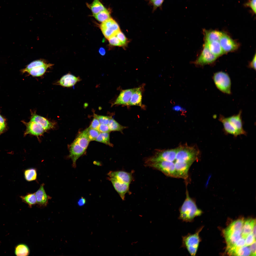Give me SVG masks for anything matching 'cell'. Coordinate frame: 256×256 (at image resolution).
I'll list each match as a JSON object with an SVG mask.
<instances>
[{
    "mask_svg": "<svg viewBox=\"0 0 256 256\" xmlns=\"http://www.w3.org/2000/svg\"><path fill=\"white\" fill-rule=\"evenodd\" d=\"M242 113L240 110L238 114L227 117L220 115L219 120L222 123L224 131L226 133L236 137L241 135H246L247 133L243 128Z\"/></svg>",
    "mask_w": 256,
    "mask_h": 256,
    "instance_id": "1",
    "label": "cell"
},
{
    "mask_svg": "<svg viewBox=\"0 0 256 256\" xmlns=\"http://www.w3.org/2000/svg\"><path fill=\"white\" fill-rule=\"evenodd\" d=\"M179 211L178 219L186 222H193L195 217L200 216L203 212L198 208L195 201L189 197L187 191L186 198Z\"/></svg>",
    "mask_w": 256,
    "mask_h": 256,
    "instance_id": "2",
    "label": "cell"
},
{
    "mask_svg": "<svg viewBox=\"0 0 256 256\" xmlns=\"http://www.w3.org/2000/svg\"><path fill=\"white\" fill-rule=\"evenodd\" d=\"M203 227L197 229L193 234L188 233L182 237V244L181 247L186 249L192 256H195L197 254L199 243L201 241L199 234Z\"/></svg>",
    "mask_w": 256,
    "mask_h": 256,
    "instance_id": "3",
    "label": "cell"
},
{
    "mask_svg": "<svg viewBox=\"0 0 256 256\" xmlns=\"http://www.w3.org/2000/svg\"><path fill=\"white\" fill-rule=\"evenodd\" d=\"M213 79L216 87L220 91L226 94H231V80L227 73L222 71L216 72Z\"/></svg>",
    "mask_w": 256,
    "mask_h": 256,
    "instance_id": "4",
    "label": "cell"
},
{
    "mask_svg": "<svg viewBox=\"0 0 256 256\" xmlns=\"http://www.w3.org/2000/svg\"><path fill=\"white\" fill-rule=\"evenodd\" d=\"M199 154V152L193 146L186 145L180 146L177 148L175 160L195 161Z\"/></svg>",
    "mask_w": 256,
    "mask_h": 256,
    "instance_id": "5",
    "label": "cell"
},
{
    "mask_svg": "<svg viewBox=\"0 0 256 256\" xmlns=\"http://www.w3.org/2000/svg\"><path fill=\"white\" fill-rule=\"evenodd\" d=\"M145 163L147 166L159 170L167 176L177 178L174 162L162 161Z\"/></svg>",
    "mask_w": 256,
    "mask_h": 256,
    "instance_id": "6",
    "label": "cell"
},
{
    "mask_svg": "<svg viewBox=\"0 0 256 256\" xmlns=\"http://www.w3.org/2000/svg\"><path fill=\"white\" fill-rule=\"evenodd\" d=\"M177 148L157 151L155 155L148 158L146 163L159 161L174 162L175 160Z\"/></svg>",
    "mask_w": 256,
    "mask_h": 256,
    "instance_id": "7",
    "label": "cell"
},
{
    "mask_svg": "<svg viewBox=\"0 0 256 256\" xmlns=\"http://www.w3.org/2000/svg\"><path fill=\"white\" fill-rule=\"evenodd\" d=\"M100 27L104 35L108 39L116 36L120 31L118 24L111 18L102 23Z\"/></svg>",
    "mask_w": 256,
    "mask_h": 256,
    "instance_id": "8",
    "label": "cell"
},
{
    "mask_svg": "<svg viewBox=\"0 0 256 256\" xmlns=\"http://www.w3.org/2000/svg\"><path fill=\"white\" fill-rule=\"evenodd\" d=\"M21 122L26 127L24 134V136L29 134L36 136L38 138L46 131L40 124L36 122L31 120L28 122L23 120Z\"/></svg>",
    "mask_w": 256,
    "mask_h": 256,
    "instance_id": "9",
    "label": "cell"
},
{
    "mask_svg": "<svg viewBox=\"0 0 256 256\" xmlns=\"http://www.w3.org/2000/svg\"><path fill=\"white\" fill-rule=\"evenodd\" d=\"M194 161H176L174 163L177 178L187 180L188 177L189 169Z\"/></svg>",
    "mask_w": 256,
    "mask_h": 256,
    "instance_id": "10",
    "label": "cell"
},
{
    "mask_svg": "<svg viewBox=\"0 0 256 256\" xmlns=\"http://www.w3.org/2000/svg\"><path fill=\"white\" fill-rule=\"evenodd\" d=\"M217 57L212 53L204 44L203 49L198 58L194 62L196 65L203 66L213 62Z\"/></svg>",
    "mask_w": 256,
    "mask_h": 256,
    "instance_id": "11",
    "label": "cell"
},
{
    "mask_svg": "<svg viewBox=\"0 0 256 256\" xmlns=\"http://www.w3.org/2000/svg\"><path fill=\"white\" fill-rule=\"evenodd\" d=\"M69 153L68 157L72 160L73 167L75 168L77 160L83 154L86 150L74 141L69 146Z\"/></svg>",
    "mask_w": 256,
    "mask_h": 256,
    "instance_id": "12",
    "label": "cell"
},
{
    "mask_svg": "<svg viewBox=\"0 0 256 256\" xmlns=\"http://www.w3.org/2000/svg\"><path fill=\"white\" fill-rule=\"evenodd\" d=\"M30 120L36 122L40 124L47 131L55 129L56 123L50 121L47 119L37 114L35 112H31Z\"/></svg>",
    "mask_w": 256,
    "mask_h": 256,
    "instance_id": "13",
    "label": "cell"
},
{
    "mask_svg": "<svg viewBox=\"0 0 256 256\" xmlns=\"http://www.w3.org/2000/svg\"><path fill=\"white\" fill-rule=\"evenodd\" d=\"M110 178L124 183L130 184L133 180L131 173L122 171H111L108 174Z\"/></svg>",
    "mask_w": 256,
    "mask_h": 256,
    "instance_id": "14",
    "label": "cell"
},
{
    "mask_svg": "<svg viewBox=\"0 0 256 256\" xmlns=\"http://www.w3.org/2000/svg\"><path fill=\"white\" fill-rule=\"evenodd\" d=\"M138 88L128 89L122 91L112 104V106L115 105H127L132 95Z\"/></svg>",
    "mask_w": 256,
    "mask_h": 256,
    "instance_id": "15",
    "label": "cell"
},
{
    "mask_svg": "<svg viewBox=\"0 0 256 256\" xmlns=\"http://www.w3.org/2000/svg\"><path fill=\"white\" fill-rule=\"evenodd\" d=\"M219 42L225 53L234 50L236 49L238 47L237 43L224 33L221 38Z\"/></svg>",
    "mask_w": 256,
    "mask_h": 256,
    "instance_id": "16",
    "label": "cell"
},
{
    "mask_svg": "<svg viewBox=\"0 0 256 256\" xmlns=\"http://www.w3.org/2000/svg\"><path fill=\"white\" fill-rule=\"evenodd\" d=\"M108 179L122 199L124 200L125 194L129 191L130 184L119 181L113 178H109Z\"/></svg>",
    "mask_w": 256,
    "mask_h": 256,
    "instance_id": "17",
    "label": "cell"
},
{
    "mask_svg": "<svg viewBox=\"0 0 256 256\" xmlns=\"http://www.w3.org/2000/svg\"><path fill=\"white\" fill-rule=\"evenodd\" d=\"M242 229L224 235L227 243L226 250L234 246L241 238Z\"/></svg>",
    "mask_w": 256,
    "mask_h": 256,
    "instance_id": "18",
    "label": "cell"
},
{
    "mask_svg": "<svg viewBox=\"0 0 256 256\" xmlns=\"http://www.w3.org/2000/svg\"><path fill=\"white\" fill-rule=\"evenodd\" d=\"M80 80L79 77L68 73L63 76L59 81L58 83L63 87H70L74 85Z\"/></svg>",
    "mask_w": 256,
    "mask_h": 256,
    "instance_id": "19",
    "label": "cell"
},
{
    "mask_svg": "<svg viewBox=\"0 0 256 256\" xmlns=\"http://www.w3.org/2000/svg\"><path fill=\"white\" fill-rule=\"evenodd\" d=\"M44 184H41L39 189L35 192L37 203L40 205H46L51 197L46 193L44 187Z\"/></svg>",
    "mask_w": 256,
    "mask_h": 256,
    "instance_id": "20",
    "label": "cell"
},
{
    "mask_svg": "<svg viewBox=\"0 0 256 256\" xmlns=\"http://www.w3.org/2000/svg\"><path fill=\"white\" fill-rule=\"evenodd\" d=\"M204 33L205 42L219 41L224 33L216 30H208L204 29Z\"/></svg>",
    "mask_w": 256,
    "mask_h": 256,
    "instance_id": "21",
    "label": "cell"
},
{
    "mask_svg": "<svg viewBox=\"0 0 256 256\" xmlns=\"http://www.w3.org/2000/svg\"><path fill=\"white\" fill-rule=\"evenodd\" d=\"M210 52L214 55L218 57L225 53L223 50L219 41H214L209 42H205Z\"/></svg>",
    "mask_w": 256,
    "mask_h": 256,
    "instance_id": "22",
    "label": "cell"
},
{
    "mask_svg": "<svg viewBox=\"0 0 256 256\" xmlns=\"http://www.w3.org/2000/svg\"><path fill=\"white\" fill-rule=\"evenodd\" d=\"M256 224V219H248L244 221L242 228L241 236L245 239L248 235L251 232L252 229Z\"/></svg>",
    "mask_w": 256,
    "mask_h": 256,
    "instance_id": "23",
    "label": "cell"
},
{
    "mask_svg": "<svg viewBox=\"0 0 256 256\" xmlns=\"http://www.w3.org/2000/svg\"><path fill=\"white\" fill-rule=\"evenodd\" d=\"M142 95L141 88L135 91L132 95L127 105H137L142 107Z\"/></svg>",
    "mask_w": 256,
    "mask_h": 256,
    "instance_id": "24",
    "label": "cell"
},
{
    "mask_svg": "<svg viewBox=\"0 0 256 256\" xmlns=\"http://www.w3.org/2000/svg\"><path fill=\"white\" fill-rule=\"evenodd\" d=\"M74 141L86 150L90 141L87 134L86 129L80 133Z\"/></svg>",
    "mask_w": 256,
    "mask_h": 256,
    "instance_id": "25",
    "label": "cell"
},
{
    "mask_svg": "<svg viewBox=\"0 0 256 256\" xmlns=\"http://www.w3.org/2000/svg\"><path fill=\"white\" fill-rule=\"evenodd\" d=\"M53 65L51 64L46 63L44 65L32 69L27 72L34 77H39L42 75L47 69Z\"/></svg>",
    "mask_w": 256,
    "mask_h": 256,
    "instance_id": "26",
    "label": "cell"
},
{
    "mask_svg": "<svg viewBox=\"0 0 256 256\" xmlns=\"http://www.w3.org/2000/svg\"><path fill=\"white\" fill-rule=\"evenodd\" d=\"M244 222V220L242 219L234 221L224 230V234L229 233L242 229Z\"/></svg>",
    "mask_w": 256,
    "mask_h": 256,
    "instance_id": "27",
    "label": "cell"
},
{
    "mask_svg": "<svg viewBox=\"0 0 256 256\" xmlns=\"http://www.w3.org/2000/svg\"><path fill=\"white\" fill-rule=\"evenodd\" d=\"M87 5L93 15L96 14L106 9L99 0H94L92 3Z\"/></svg>",
    "mask_w": 256,
    "mask_h": 256,
    "instance_id": "28",
    "label": "cell"
},
{
    "mask_svg": "<svg viewBox=\"0 0 256 256\" xmlns=\"http://www.w3.org/2000/svg\"><path fill=\"white\" fill-rule=\"evenodd\" d=\"M36 169L34 168H30L25 170L24 172L25 179L27 181L31 182L36 180L37 178Z\"/></svg>",
    "mask_w": 256,
    "mask_h": 256,
    "instance_id": "29",
    "label": "cell"
},
{
    "mask_svg": "<svg viewBox=\"0 0 256 256\" xmlns=\"http://www.w3.org/2000/svg\"><path fill=\"white\" fill-rule=\"evenodd\" d=\"M111 131H118L123 133V130L127 128V127L121 125L111 117L108 124Z\"/></svg>",
    "mask_w": 256,
    "mask_h": 256,
    "instance_id": "30",
    "label": "cell"
},
{
    "mask_svg": "<svg viewBox=\"0 0 256 256\" xmlns=\"http://www.w3.org/2000/svg\"><path fill=\"white\" fill-rule=\"evenodd\" d=\"M15 253L17 256H27L29 254V250L26 245L23 244H20L15 247Z\"/></svg>",
    "mask_w": 256,
    "mask_h": 256,
    "instance_id": "31",
    "label": "cell"
},
{
    "mask_svg": "<svg viewBox=\"0 0 256 256\" xmlns=\"http://www.w3.org/2000/svg\"><path fill=\"white\" fill-rule=\"evenodd\" d=\"M93 15L97 21L102 23L111 18L110 13L106 9Z\"/></svg>",
    "mask_w": 256,
    "mask_h": 256,
    "instance_id": "32",
    "label": "cell"
},
{
    "mask_svg": "<svg viewBox=\"0 0 256 256\" xmlns=\"http://www.w3.org/2000/svg\"><path fill=\"white\" fill-rule=\"evenodd\" d=\"M20 197L23 201L30 206L37 203L35 193H28L25 196H21Z\"/></svg>",
    "mask_w": 256,
    "mask_h": 256,
    "instance_id": "33",
    "label": "cell"
},
{
    "mask_svg": "<svg viewBox=\"0 0 256 256\" xmlns=\"http://www.w3.org/2000/svg\"><path fill=\"white\" fill-rule=\"evenodd\" d=\"M95 141L103 143L110 146H113L112 144L110 141L109 133H100Z\"/></svg>",
    "mask_w": 256,
    "mask_h": 256,
    "instance_id": "34",
    "label": "cell"
},
{
    "mask_svg": "<svg viewBox=\"0 0 256 256\" xmlns=\"http://www.w3.org/2000/svg\"><path fill=\"white\" fill-rule=\"evenodd\" d=\"M87 134L90 141L95 140L100 132L98 129L89 127L85 129Z\"/></svg>",
    "mask_w": 256,
    "mask_h": 256,
    "instance_id": "35",
    "label": "cell"
},
{
    "mask_svg": "<svg viewBox=\"0 0 256 256\" xmlns=\"http://www.w3.org/2000/svg\"><path fill=\"white\" fill-rule=\"evenodd\" d=\"M43 61L40 60H35L31 62L28 64L26 68L22 70L23 73L27 72L29 70L35 67L43 65L45 64Z\"/></svg>",
    "mask_w": 256,
    "mask_h": 256,
    "instance_id": "36",
    "label": "cell"
},
{
    "mask_svg": "<svg viewBox=\"0 0 256 256\" xmlns=\"http://www.w3.org/2000/svg\"><path fill=\"white\" fill-rule=\"evenodd\" d=\"M245 7H249L251 8V12L252 15L256 14V0H247V2L243 4Z\"/></svg>",
    "mask_w": 256,
    "mask_h": 256,
    "instance_id": "37",
    "label": "cell"
},
{
    "mask_svg": "<svg viewBox=\"0 0 256 256\" xmlns=\"http://www.w3.org/2000/svg\"><path fill=\"white\" fill-rule=\"evenodd\" d=\"M251 254L249 247L247 246H243L240 248L237 252L236 256H249Z\"/></svg>",
    "mask_w": 256,
    "mask_h": 256,
    "instance_id": "38",
    "label": "cell"
},
{
    "mask_svg": "<svg viewBox=\"0 0 256 256\" xmlns=\"http://www.w3.org/2000/svg\"><path fill=\"white\" fill-rule=\"evenodd\" d=\"M7 129L6 120L0 114V135L5 132Z\"/></svg>",
    "mask_w": 256,
    "mask_h": 256,
    "instance_id": "39",
    "label": "cell"
},
{
    "mask_svg": "<svg viewBox=\"0 0 256 256\" xmlns=\"http://www.w3.org/2000/svg\"><path fill=\"white\" fill-rule=\"evenodd\" d=\"M94 117L97 119L100 124L108 125L111 117L94 114Z\"/></svg>",
    "mask_w": 256,
    "mask_h": 256,
    "instance_id": "40",
    "label": "cell"
},
{
    "mask_svg": "<svg viewBox=\"0 0 256 256\" xmlns=\"http://www.w3.org/2000/svg\"><path fill=\"white\" fill-rule=\"evenodd\" d=\"M110 44L113 46H122L123 45L116 35L108 39Z\"/></svg>",
    "mask_w": 256,
    "mask_h": 256,
    "instance_id": "41",
    "label": "cell"
},
{
    "mask_svg": "<svg viewBox=\"0 0 256 256\" xmlns=\"http://www.w3.org/2000/svg\"><path fill=\"white\" fill-rule=\"evenodd\" d=\"M116 36L121 43L123 46L126 44L127 39L124 35L120 31L117 33Z\"/></svg>",
    "mask_w": 256,
    "mask_h": 256,
    "instance_id": "42",
    "label": "cell"
},
{
    "mask_svg": "<svg viewBox=\"0 0 256 256\" xmlns=\"http://www.w3.org/2000/svg\"><path fill=\"white\" fill-rule=\"evenodd\" d=\"M246 238L245 245L247 246L250 245L256 241V238L253 235L251 232L248 235Z\"/></svg>",
    "mask_w": 256,
    "mask_h": 256,
    "instance_id": "43",
    "label": "cell"
},
{
    "mask_svg": "<svg viewBox=\"0 0 256 256\" xmlns=\"http://www.w3.org/2000/svg\"><path fill=\"white\" fill-rule=\"evenodd\" d=\"M100 124L98 120L94 117L89 127L91 128L98 129Z\"/></svg>",
    "mask_w": 256,
    "mask_h": 256,
    "instance_id": "44",
    "label": "cell"
},
{
    "mask_svg": "<svg viewBox=\"0 0 256 256\" xmlns=\"http://www.w3.org/2000/svg\"><path fill=\"white\" fill-rule=\"evenodd\" d=\"M98 130L100 133H109L111 131L108 125L101 124Z\"/></svg>",
    "mask_w": 256,
    "mask_h": 256,
    "instance_id": "45",
    "label": "cell"
},
{
    "mask_svg": "<svg viewBox=\"0 0 256 256\" xmlns=\"http://www.w3.org/2000/svg\"><path fill=\"white\" fill-rule=\"evenodd\" d=\"M249 247L251 256H256V241L250 245Z\"/></svg>",
    "mask_w": 256,
    "mask_h": 256,
    "instance_id": "46",
    "label": "cell"
},
{
    "mask_svg": "<svg viewBox=\"0 0 256 256\" xmlns=\"http://www.w3.org/2000/svg\"><path fill=\"white\" fill-rule=\"evenodd\" d=\"M164 0H156L153 2L154 6L156 8L160 6L162 4Z\"/></svg>",
    "mask_w": 256,
    "mask_h": 256,
    "instance_id": "47",
    "label": "cell"
},
{
    "mask_svg": "<svg viewBox=\"0 0 256 256\" xmlns=\"http://www.w3.org/2000/svg\"><path fill=\"white\" fill-rule=\"evenodd\" d=\"M256 55L255 54L249 65V66L250 68L255 70H256Z\"/></svg>",
    "mask_w": 256,
    "mask_h": 256,
    "instance_id": "48",
    "label": "cell"
},
{
    "mask_svg": "<svg viewBox=\"0 0 256 256\" xmlns=\"http://www.w3.org/2000/svg\"><path fill=\"white\" fill-rule=\"evenodd\" d=\"M86 202L85 199L83 197H81L78 200V205L80 206H81L84 205Z\"/></svg>",
    "mask_w": 256,
    "mask_h": 256,
    "instance_id": "49",
    "label": "cell"
},
{
    "mask_svg": "<svg viewBox=\"0 0 256 256\" xmlns=\"http://www.w3.org/2000/svg\"><path fill=\"white\" fill-rule=\"evenodd\" d=\"M99 52L101 55H104L106 53V51L105 49L104 48L102 47L100 48L99 49Z\"/></svg>",
    "mask_w": 256,
    "mask_h": 256,
    "instance_id": "50",
    "label": "cell"
},
{
    "mask_svg": "<svg viewBox=\"0 0 256 256\" xmlns=\"http://www.w3.org/2000/svg\"><path fill=\"white\" fill-rule=\"evenodd\" d=\"M251 233L254 237L256 238V224H255L252 230L251 231Z\"/></svg>",
    "mask_w": 256,
    "mask_h": 256,
    "instance_id": "51",
    "label": "cell"
},
{
    "mask_svg": "<svg viewBox=\"0 0 256 256\" xmlns=\"http://www.w3.org/2000/svg\"><path fill=\"white\" fill-rule=\"evenodd\" d=\"M151 0V1H152V2H153V1H155V0Z\"/></svg>",
    "mask_w": 256,
    "mask_h": 256,
    "instance_id": "52",
    "label": "cell"
}]
</instances>
